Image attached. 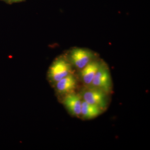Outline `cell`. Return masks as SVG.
<instances>
[{"label":"cell","instance_id":"cell-3","mask_svg":"<svg viewBox=\"0 0 150 150\" xmlns=\"http://www.w3.org/2000/svg\"><path fill=\"white\" fill-rule=\"evenodd\" d=\"M102 90L108 94L112 92V82L108 67L104 63H101L100 67L94 77L90 85Z\"/></svg>","mask_w":150,"mask_h":150},{"label":"cell","instance_id":"cell-5","mask_svg":"<svg viewBox=\"0 0 150 150\" xmlns=\"http://www.w3.org/2000/svg\"><path fill=\"white\" fill-rule=\"evenodd\" d=\"M82 100L80 94L72 93L66 95L63 103L71 115L75 117H81Z\"/></svg>","mask_w":150,"mask_h":150},{"label":"cell","instance_id":"cell-6","mask_svg":"<svg viewBox=\"0 0 150 150\" xmlns=\"http://www.w3.org/2000/svg\"><path fill=\"white\" fill-rule=\"evenodd\" d=\"M77 84L76 78L72 74H71L56 83V89L59 93L66 95L74 93Z\"/></svg>","mask_w":150,"mask_h":150},{"label":"cell","instance_id":"cell-4","mask_svg":"<svg viewBox=\"0 0 150 150\" xmlns=\"http://www.w3.org/2000/svg\"><path fill=\"white\" fill-rule=\"evenodd\" d=\"M95 58L94 54L91 51L82 48L73 49L70 56L71 63L80 70L95 59Z\"/></svg>","mask_w":150,"mask_h":150},{"label":"cell","instance_id":"cell-2","mask_svg":"<svg viewBox=\"0 0 150 150\" xmlns=\"http://www.w3.org/2000/svg\"><path fill=\"white\" fill-rule=\"evenodd\" d=\"M72 74L71 65L64 58L57 59L49 69L48 76L52 82L56 83L63 78Z\"/></svg>","mask_w":150,"mask_h":150},{"label":"cell","instance_id":"cell-1","mask_svg":"<svg viewBox=\"0 0 150 150\" xmlns=\"http://www.w3.org/2000/svg\"><path fill=\"white\" fill-rule=\"evenodd\" d=\"M82 98L88 103L96 105L103 111L108 105V94L91 86H85L80 94Z\"/></svg>","mask_w":150,"mask_h":150},{"label":"cell","instance_id":"cell-9","mask_svg":"<svg viewBox=\"0 0 150 150\" xmlns=\"http://www.w3.org/2000/svg\"><path fill=\"white\" fill-rule=\"evenodd\" d=\"M25 0H9V4H13L14 3H19L21 2L24 1Z\"/></svg>","mask_w":150,"mask_h":150},{"label":"cell","instance_id":"cell-7","mask_svg":"<svg viewBox=\"0 0 150 150\" xmlns=\"http://www.w3.org/2000/svg\"><path fill=\"white\" fill-rule=\"evenodd\" d=\"M101 63L102 62L94 59L80 70L81 78L85 85L89 86L91 84Z\"/></svg>","mask_w":150,"mask_h":150},{"label":"cell","instance_id":"cell-8","mask_svg":"<svg viewBox=\"0 0 150 150\" xmlns=\"http://www.w3.org/2000/svg\"><path fill=\"white\" fill-rule=\"evenodd\" d=\"M83 100V99H82ZM103 112L98 106L88 103L82 100L81 117L85 120H90L96 118Z\"/></svg>","mask_w":150,"mask_h":150},{"label":"cell","instance_id":"cell-10","mask_svg":"<svg viewBox=\"0 0 150 150\" xmlns=\"http://www.w3.org/2000/svg\"><path fill=\"white\" fill-rule=\"evenodd\" d=\"M2 1H4L8 3V4H9V0H2Z\"/></svg>","mask_w":150,"mask_h":150}]
</instances>
